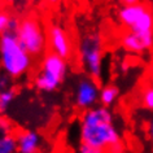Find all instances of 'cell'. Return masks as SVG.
Masks as SVG:
<instances>
[{
    "mask_svg": "<svg viewBox=\"0 0 153 153\" xmlns=\"http://www.w3.org/2000/svg\"><path fill=\"white\" fill-rule=\"evenodd\" d=\"M78 57L87 75L100 79L104 65V47L102 38L96 31L86 33L78 40Z\"/></svg>",
    "mask_w": 153,
    "mask_h": 153,
    "instance_id": "277c9868",
    "label": "cell"
},
{
    "mask_svg": "<svg viewBox=\"0 0 153 153\" xmlns=\"http://www.w3.org/2000/svg\"><path fill=\"white\" fill-rule=\"evenodd\" d=\"M78 152H79V153H100L96 148L91 147V145H88V144H85V143H81V144H79Z\"/></svg>",
    "mask_w": 153,
    "mask_h": 153,
    "instance_id": "ac0fdd59",
    "label": "cell"
},
{
    "mask_svg": "<svg viewBox=\"0 0 153 153\" xmlns=\"http://www.w3.org/2000/svg\"><path fill=\"white\" fill-rule=\"evenodd\" d=\"M17 152V139L13 134L0 135V153H14Z\"/></svg>",
    "mask_w": 153,
    "mask_h": 153,
    "instance_id": "5bb4252c",
    "label": "cell"
},
{
    "mask_svg": "<svg viewBox=\"0 0 153 153\" xmlns=\"http://www.w3.org/2000/svg\"><path fill=\"white\" fill-rule=\"evenodd\" d=\"M121 3V5H131V4H136V3H140L141 0H118Z\"/></svg>",
    "mask_w": 153,
    "mask_h": 153,
    "instance_id": "ffe728a7",
    "label": "cell"
},
{
    "mask_svg": "<svg viewBox=\"0 0 153 153\" xmlns=\"http://www.w3.org/2000/svg\"><path fill=\"white\" fill-rule=\"evenodd\" d=\"M121 91L116 85H106L100 90V97H99V101H100L101 105L104 106H113L117 102V100L120 99Z\"/></svg>",
    "mask_w": 153,
    "mask_h": 153,
    "instance_id": "7c38bea8",
    "label": "cell"
},
{
    "mask_svg": "<svg viewBox=\"0 0 153 153\" xmlns=\"http://www.w3.org/2000/svg\"><path fill=\"white\" fill-rule=\"evenodd\" d=\"M18 22H20V18L13 16L10 10L4 7H0V36L8 31L16 33Z\"/></svg>",
    "mask_w": 153,
    "mask_h": 153,
    "instance_id": "8fae6325",
    "label": "cell"
},
{
    "mask_svg": "<svg viewBox=\"0 0 153 153\" xmlns=\"http://www.w3.org/2000/svg\"><path fill=\"white\" fill-rule=\"evenodd\" d=\"M79 140L99 152H122L123 143L113 112L109 106H92L83 110L79 121Z\"/></svg>",
    "mask_w": 153,
    "mask_h": 153,
    "instance_id": "6da1fadb",
    "label": "cell"
},
{
    "mask_svg": "<svg viewBox=\"0 0 153 153\" xmlns=\"http://www.w3.org/2000/svg\"><path fill=\"white\" fill-rule=\"evenodd\" d=\"M48 39V47L51 48L52 52L60 55L64 59H71L74 53V47L70 35L64 27L60 25H51L47 33Z\"/></svg>",
    "mask_w": 153,
    "mask_h": 153,
    "instance_id": "ba28073f",
    "label": "cell"
},
{
    "mask_svg": "<svg viewBox=\"0 0 153 153\" xmlns=\"http://www.w3.org/2000/svg\"><path fill=\"white\" fill-rule=\"evenodd\" d=\"M121 45L125 51L130 53H143L149 51L153 47V31L140 33V31H131L122 36Z\"/></svg>",
    "mask_w": 153,
    "mask_h": 153,
    "instance_id": "9c48e42d",
    "label": "cell"
},
{
    "mask_svg": "<svg viewBox=\"0 0 153 153\" xmlns=\"http://www.w3.org/2000/svg\"><path fill=\"white\" fill-rule=\"evenodd\" d=\"M117 20L123 27L131 31H153V12L144 3L121 5L117 12Z\"/></svg>",
    "mask_w": 153,
    "mask_h": 153,
    "instance_id": "8992f818",
    "label": "cell"
},
{
    "mask_svg": "<svg viewBox=\"0 0 153 153\" xmlns=\"http://www.w3.org/2000/svg\"><path fill=\"white\" fill-rule=\"evenodd\" d=\"M100 88L97 79L92 76H81L74 87V104L78 109L86 110L99 102Z\"/></svg>",
    "mask_w": 153,
    "mask_h": 153,
    "instance_id": "52a82bcc",
    "label": "cell"
},
{
    "mask_svg": "<svg viewBox=\"0 0 153 153\" xmlns=\"http://www.w3.org/2000/svg\"><path fill=\"white\" fill-rule=\"evenodd\" d=\"M49 4H57V3H60L61 0H47Z\"/></svg>",
    "mask_w": 153,
    "mask_h": 153,
    "instance_id": "44dd1931",
    "label": "cell"
},
{
    "mask_svg": "<svg viewBox=\"0 0 153 153\" xmlns=\"http://www.w3.org/2000/svg\"><path fill=\"white\" fill-rule=\"evenodd\" d=\"M16 35L24 48L34 59L43 56L48 45L47 33L43 27L40 20L34 16L21 18L18 22Z\"/></svg>",
    "mask_w": 153,
    "mask_h": 153,
    "instance_id": "5b68a950",
    "label": "cell"
},
{
    "mask_svg": "<svg viewBox=\"0 0 153 153\" xmlns=\"http://www.w3.org/2000/svg\"><path fill=\"white\" fill-rule=\"evenodd\" d=\"M3 3H4V0H0V7L3 5Z\"/></svg>",
    "mask_w": 153,
    "mask_h": 153,
    "instance_id": "7402d4cb",
    "label": "cell"
},
{
    "mask_svg": "<svg viewBox=\"0 0 153 153\" xmlns=\"http://www.w3.org/2000/svg\"><path fill=\"white\" fill-rule=\"evenodd\" d=\"M140 104L145 110L153 112V86H148L141 91Z\"/></svg>",
    "mask_w": 153,
    "mask_h": 153,
    "instance_id": "9a60e30c",
    "label": "cell"
},
{
    "mask_svg": "<svg viewBox=\"0 0 153 153\" xmlns=\"http://www.w3.org/2000/svg\"><path fill=\"white\" fill-rule=\"evenodd\" d=\"M34 57L20 43L16 33L0 36V70L12 79L21 78L31 70Z\"/></svg>",
    "mask_w": 153,
    "mask_h": 153,
    "instance_id": "7a4b0ae2",
    "label": "cell"
},
{
    "mask_svg": "<svg viewBox=\"0 0 153 153\" xmlns=\"http://www.w3.org/2000/svg\"><path fill=\"white\" fill-rule=\"evenodd\" d=\"M16 96H17V94L13 87H9V88L0 92V114H4L8 112V109L13 104Z\"/></svg>",
    "mask_w": 153,
    "mask_h": 153,
    "instance_id": "4fadbf2b",
    "label": "cell"
},
{
    "mask_svg": "<svg viewBox=\"0 0 153 153\" xmlns=\"http://www.w3.org/2000/svg\"><path fill=\"white\" fill-rule=\"evenodd\" d=\"M17 152L20 153H36L42 148V136L36 131L25 130L16 135Z\"/></svg>",
    "mask_w": 153,
    "mask_h": 153,
    "instance_id": "30bf717a",
    "label": "cell"
},
{
    "mask_svg": "<svg viewBox=\"0 0 153 153\" xmlns=\"http://www.w3.org/2000/svg\"><path fill=\"white\" fill-rule=\"evenodd\" d=\"M9 87H12V78L1 71L0 73V92L9 88Z\"/></svg>",
    "mask_w": 153,
    "mask_h": 153,
    "instance_id": "e0dca14e",
    "label": "cell"
},
{
    "mask_svg": "<svg viewBox=\"0 0 153 153\" xmlns=\"http://www.w3.org/2000/svg\"><path fill=\"white\" fill-rule=\"evenodd\" d=\"M12 130H13L12 123L5 117H3V114H0V135L12 134Z\"/></svg>",
    "mask_w": 153,
    "mask_h": 153,
    "instance_id": "2e32d148",
    "label": "cell"
},
{
    "mask_svg": "<svg viewBox=\"0 0 153 153\" xmlns=\"http://www.w3.org/2000/svg\"><path fill=\"white\" fill-rule=\"evenodd\" d=\"M148 136H149V140H151L153 144V117L151 118V121H149V123H148Z\"/></svg>",
    "mask_w": 153,
    "mask_h": 153,
    "instance_id": "d6986e66",
    "label": "cell"
},
{
    "mask_svg": "<svg viewBox=\"0 0 153 153\" xmlns=\"http://www.w3.org/2000/svg\"><path fill=\"white\" fill-rule=\"evenodd\" d=\"M68 60L55 52H48L43 56L40 69L34 76V86L36 90L51 94L62 85L68 75Z\"/></svg>",
    "mask_w": 153,
    "mask_h": 153,
    "instance_id": "3957f363",
    "label": "cell"
}]
</instances>
